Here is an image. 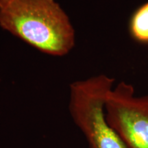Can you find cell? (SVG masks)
<instances>
[{"label": "cell", "mask_w": 148, "mask_h": 148, "mask_svg": "<svg viewBox=\"0 0 148 148\" xmlns=\"http://www.w3.org/2000/svg\"><path fill=\"white\" fill-rule=\"evenodd\" d=\"M114 83V78L100 74L70 85V115L89 148H126L106 116V98Z\"/></svg>", "instance_id": "obj_2"}, {"label": "cell", "mask_w": 148, "mask_h": 148, "mask_svg": "<svg viewBox=\"0 0 148 148\" xmlns=\"http://www.w3.org/2000/svg\"><path fill=\"white\" fill-rule=\"evenodd\" d=\"M105 111L125 147L148 148V95H136L132 84L121 82L109 92Z\"/></svg>", "instance_id": "obj_3"}, {"label": "cell", "mask_w": 148, "mask_h": 148, "mask_svg": "<svg viewBox=\"0 0 148 148\" xmlns=\"http://www.w3.org/2000/svg\"><path fill=\"white\" fill-rule=\"evenodd\" d=\"M128 27L133 39L140 43L148 44V0L133 12Z\"/></svg>", "instance_id": "obj_4"}, {"label": "cell", "mask_w": 148, "mask_h": 148, "mask_svg": "<svg viewBox=\"0 0 148 148\" xmlns=\"http://www.w3.org/2000/svg\"><path fill=\"white\" fill-rule=\"evenodd\" d=\"M0 27L53 56H65L75 46V29L55 0H0Z\"/></svg>", "instance_id": "obj_1"}]
</instances>
